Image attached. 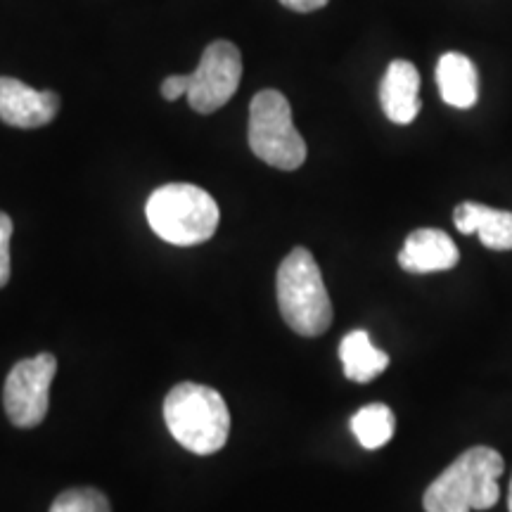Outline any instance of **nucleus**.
I'll return each instance as SVG.
<instances>
[{
	"label": "nucleus",
	"instance_id": "nucleus-1",
	"mask_svg": "<svg viewBox=\"0 0 512 512\" xmlns=\"http://www.w3.org/2000/svg\"><path fill=\"white\" fill-rule=\"evenodd\" d=\"M505 460L496 448L472 446L427 486L425 512H472L494 508L501 498L498 477Z\"/></svg>",
	"mask_w": 512,
	"mask_h": 512
},
{
	"label": "nucleus",
	"instance_id": "nucleus-2",
	"mask_svg": "<svg viewBox=\"0 0 512 512\" xmlns=\"http://www.w3.org/2000/svg\"><path fill=\"white\" fill-rule=\"evenodd\" d=\"M164 420L171 437L197 456L221 451L230 434L226 401L207 384H176L164 399Z\"/></svg>",
	"mask_w": 512,
	"mask_h": 512
},
{
	"label": "nucleus",
	"instance_id": "nucleus-3",
	"mask_svg": "<svg viewBox=\"0 0 512 512\" xmlns=\"http://www.w3.org/2000/svg\"><path fill=\"white\" fill-rule=\"evenodd\" d=\"M147 223L164 242L192 247L207 242L219 228V204L207 190L190 183H169L150 195Z\"/></svg>",
	"mask_w": 512,
	"mask_h": 512
},
{
	"label": "nucleus",
	"instance_id": "nucleus-4",
	"mask_svg": "<svg viewBox=\"0 0 512 512\" xmlns=\"http://www.w3.org/2000/svg\"><path fill=\"white\" fill-rule=\"evenodd\" d=\"M278 306L290 330L302 337H320L332 323V302L323 275L304 247H294L278 268L275 278Z\"/></svg>",
	"mask_w": 512,
	"mask_h": 512
},
{
	"label": "nucleus",
	"instance_id": "nucleus-5",
	"mask_svg": "<svg viewBox=\"0 0 512 512\" xmlns=\"http://www.w3.org/2000/svg\"><path fill=\"white\" fill-rule=\"evenodd\" d=\"M249 147L261 162L297 171L306 162V143L292 121V107L280 91H261L249 105Z\"/></svg>",
	"mask_w": 512,
	"mask_h": 512
},
{
	"label": "nucleus",
	"instance_id": "nucleus-6",
	"mask_svg": "<svg viewBox=\"0 0 512 512\" xmlns=\"http://www.w3.org/2000/svg\"><path fill=\"white\" fill-rule=\"evenodd\" d=\"M57 373L53 354L24 358L12 366L5 380L3 403L10 422L22 430L38 427L48 415L50 384Z\"/></svg>",
	"mask_w": 512,
	"mask_h": 512
},
{
	"label": "nucleus",
	"instance_id": "nucleus-7",
	"mask_svg": "<svg viewBox=\"0 0 512 512\" xmlns=\"http://www.w3.org/2000/svg\"><path fill=\"white\" fill-rule=\"evenodd\" d=\"M242 55L230 41H214L204 50L200 64L188 74V102L195 112L221 110L240 88Z\"/></svg>",
	"mask_w": 512,
	"mask_h": 512
},
{
	"label": "nucleus",
	"instance_id": "nucleus-8",
	"mask_svg": "<svg viewBox=\"0 0 512 512\" xmlns=\"http://www.w3.org/2000/svg\"><path fill=\"white\" fill-rule=\"evenodd\" d=\"M60 95L36 91L12 76H0V119L15 128L46 126L57 117Z\"/></svg>",
	"mask_w": 512,
	"mask_h": 512
},
{
	"label": "nucleus",
	"instance_id": "nucleus-9",
	"mask_svg": "<svg viewBox=\"0 0 512 512\" xmlns=\"http://www.w3.org/2000/svg\"><path fill=\"white\" fill-rule=\"evenodd\" d=\"M460 252L444 230L420 228L413 230L399 252V266L408 273H437L458 264Z\"/></svg>",
	"mask_w": 512,
	"mask_h": 512
},
{
	"label": "nucleus",
	"instance_id": "nucleus-10",
	"mask_svg": "<svg viewBox=\"0 0 512 512\" xmlns=\"http://www.w3.org/2000/svg\"><path fill=\"white\" fill-rule=\"evenodd\" d=\"M380 105L389 121L406 126L420 114V74L408 60H394L380 83Z\"/></svg>",
	"mask_w": 512,
	"mask_h": 512
},
{
	"label": "nucleus",
	"instance_id": "nucleus-11",
	"mask_svg": "<svg viewBox=\"0 0 512 512\" xmlns=\"http://www.w3.org/2000/svg\"><path fill=\"white\" fill-rule=\"evenodd\" d=\"M453 223L463 235L477 233L484 247L496 252L512 249V211L491 209L479 202H463L453 211Z\"/></svg>",
	"mask_w": 512,
	"mask_h": 512
},
{
	"label": "nucleus",
	"instance_id": "nucleus-12",
	"mask_svg": "<svg viewBox=\"0 0 512 512\" xmlns=\"http://www.w3.org/2000/svg\"><path fill=\"white\" fill-rule=\"evenodd\" d=\"M437 86L441 100L456 110H470L479 98L477 67L463 53H446L437 62Z\"/></svg>",
	"mask_w": 512,
	"mask_h": 512
},
{
	"label": "nucleus",
	"instance_id": "nucleus-13",
	"mask_svg": "<svg viewBox=\"0 0 512 512\" xmlns=\"http://www.w3.org/2000/svg\"><path fill=\"white\" fill-rule=\"evenodd\" d=\"M339 358H342L344 375L347 380L366 384L382 375L389 366V356L370 342L366 330H354L339 344Z\"/></svg>",
	"mask_w": 512,
	"mask_h": 512
},
{
	"label": "nucleus",
	"instance_id": "nucleus-14",
	"mask_svg": "<svg viewBox=\"0 0 512 512\" xmlns=\"http://www.w3.org/2000/svg\"><path fill=\"white\" fill-rule=\"evenodd\" d=\"M394 430L396 418L392 408L384 406V403H368L351 418V432L356 434L358 444L368 448V451L389 444V439L394 437Z\"/></svg>",
	"mask_w": 512,
	"mask_h": 512
},
{
	"label": "nucleus",
	"instance_id": "nucleus-15",
	"mask_svg": "<svg viewBox=\"0 0 512 512\" xmlns=\"http://www.w3.org/2000/svg\"><path fill=\"white\" fill-rule=\"evenodd\" d=\"M50 512H112L110 501L93 486H76L62 491L50 505Z\"/></svg>",
	"mask_w": 512,
	"mask_h": 512
},
{
	"label": "nucleus",
	"instance_id": "nucleus-16",
	"mask_svg": "<svg viewBox=\"0 0 512 512\" xmlns=\"http://www.w3.org/2000/svg\"><path fill=\"white\" fill-rule=\"evenodd\" d=\"M10 238H12V219L0 211V287L8 285L10 280Z\"/></svg>",
	"mask_w": 512,
	"mask_h": 512
},
{
	"label": "nucleus",
	"instance_id": "nucleus-17",
	"mask_svg": "<svg viewBox=\"0 0 512 512\" xmlns=\"http://www.w3.org/2000/svg\"><path fill=\"white\" fill-rule=\"evenodd\" d=\"M188 74L185 76H169V79H164L162 83V95L169 102H174L178 98H183V95H188Z\"/></svg>",
	"mask_w": 512,
	"mask_h": 512
},
{
	"label": "nucleus",
	"instance_id": "nucleus-18",
	"mask_svg": "<svg viewBox=\"0 0 512 512\" xmlns=\"http://www.w3.org/2000/svg\"><path fill=\"white\" fill-rule=\"evenodd\" d=\"M280 3L294 12H313V10L325 8L330 0H280Z\"/></svg>",
	"mask_w": 512,
	"mask_h": 512
},
{
	"label": "nucleus",
	"instance_id": "nucleus-19",
	"mask_svg": "<svg viewBox=\"0 0 512 512\" xmlns=\"http://www.w3.org/2000/svg\"><path fill=\"white\" fill-rule=\"evenodd\" d=\"M508 510L512 512V482H510V496H508Z\"/></svg>",
	"mask_w": 512,
	"mask_h": 512
}]
</instances>
